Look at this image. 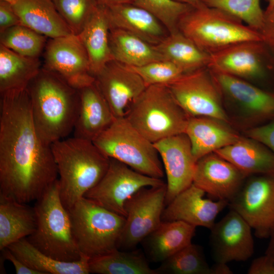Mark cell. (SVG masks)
Returning a JSON list of instances; mask_svg holds the SVG:
<instances>
[{"label": "cell", "instance_id": "36", "mask_svg": "<svg viewBox=\"0 0 274 274\" xmlns=\"http://www.w3.org/2000/svg\"><path fill=\"white\" fill-rule=\"evenodd\" d=\"M201 1L206 6L221 10L260 32L263 28L265 13L260 0Z\"/></svg>", "mask_w": 274, "mask_h": 274}, {"label": "cell", "instance_id": "18", "mask_svg": "<svg viewBox=\"0 0 274 274\" xmlns=\"http://www.w3.org/2000/svg\"><path fill=\"white\" fill-rule=\"evenodd\" d=\"M210 71L222 95L243 116L255 122L274 119V93L261 89L245 79Z\"/></svg>", "mask_w": 274, "mask_h": 274}, {"label": "cell", "instance_id": "10", "mask_svg": "<svg viewBox=\"0 0 274 274\" xmlns=\"http://www.w3.org/2000/svg\"><path fill=\"white\" fill-rule=\"evenodd\" d=\"M165 184L162 179L144 175L120 161L110 158L105 175L84 197L126 217L125 203L135 193L144 187Z\"/></svg>", "mask_w": 274, "mask_h": 274}, {"label": "cell", "instance_id": "5", "mask_svg": "<svg viewBox=\"0 0 274 274\" xmlns=\"http://www.w3.org/2000/svg\"><path fill=\"white\" fill-rule=\"evenodd\" d=\"M125 118L154 144L184 133L190 117L177 102L167 86L156 85L146 87Z\"/></svg>", "mask_w": 274, "mask_h": 274}, {"label": "cell", "instance_id": "17", "mask_svg": "<svg viewBox=\"0 0 274 274\" xmlns=\"http://www.w3.org/2000/svg\"><path fill=\"white\" fill-rule=\"evenodd\" d=\"M247 177L232 163L212 152L197 160L193 184L212 197L229 203Z\"/></svg>", "mask_w": 274, "mask_h": 274}, {"label": "cell", "instance_id": "14", "mask_svg": "<svg viewBox=\"0 0 274 274\" xmlns=\"http://www.w3.org/2000/svg\"><path fill=\"white\" fill-rule=\"evenodd\" d=\"M94 78L115 118L125 117L132 104L147 87L136 72L114 60L107 63Z\"/></svg>", "mask_w": 274, "mask_h": 274}, {"label": "cell", "instance_id": "11", "mask_svg": "<svg viewBox=\"0 0 274 274\" xmlns=\"http://www.w3.org/2000/svg\"><path fill=\"white\" fill-rule=\"evenodd\" d=\"M259 238L269 237L274 228V175L248 176L229 202Z\"/></svg>", "mask_w": 274, "mask_h": 274}, {"label": "cell", "instance_id": "38", "mask_svg": "<svg viewBox=\"0 0 274 274\" xmlns=\"http://www.w3.org/2000/svg\"><path fill=\"white\" fill-rule=\"evenodd\" d=\"M73 34L80 33L95 11L96 0H52Z\"/></svg>", "mask_w": 274, "mask_h": 274}, {"label": "cell", "instance_id": "39", "mask_svg": "<svg viewBox=\"0 0 274 274\" xmlns=\"http://www.w3.org/2000/svg\"><path fill=\"white\" fill-rule=\"evenodd\" d=\"M128 67L141 77L147 86H167L184 74L177 65L166 59L152 61L140 66Z\"/></svg>", "mask_w": 274, "mask_h": 274}, {"label": "cell", "instance_id": "12", "mask_svg": "<svg viewBox=\"0 0 274 274\" xmlns=\"http://www.w3.org/2000/svg\"><path fill=\"white\" fill-rule=\"evenodd\" d=\"M166 194L165 183L142 188L126 201V216L119 249L134 248L159 226L162 222Z\"/></svg>", "mask_w": 274, "mask_h": 274}, {"label": "cell", "instance_id": "41", "mask_svg": "<svg viewBox=\"0 0 274 274\" xmlns=\"http://www.w3.org/2000/svg\"><path fill=\"white\" fill-rule=\"evenodd\" d=\"M21 24L13 6L0 1V33L12 26Z\"/></svg>", "mask_w": 274, "mask_h": 274}, {"label": "cell", "instance_id": "4", "mask_svg": "<svg viewBox=\"0 0 274 274\" xmlns=\"http://www.w3.org/2000/svg\"><path fill=\"white\" fill-rule=\"evenodd\" d=\"M35 231L26 237L37 249L63 261L79 260L82 255L75 241L67 209L61 200L57 179L36 201Z\"/></svg>", "mask_w": 274, "mask_h": 274}, {"label": "cell", "instance_id": "7", "mask_svg": "<svg viewBox=\"0 0 274 274\" xmlns=\"http://www.w3.org/2000/svg\"><path fill=\"white\" fill-rule=\"evenodd\" d=\"M67 210L81 255L92 258L119 249L125 217L84 197Z\"/></svg>", "mask_w": 274, "mask_h": 274}, {"label": "cell", "instance_id": "24", "mask_svg": "<svg viewBox=\"0 0 274 274\" xmlns=\"http://www.w3.org/2000/svg\"><path fill=\"white\" fill-rule=\"evenodd\" d=\"M21 24L50 39L74 35L52 0H16L12 5Z\"/></svg>", "mask_w": 274, "mask_h": 274}, {"label": "cell", "instance_id": "31", "mask_svg": "<svg viewBox=\"0 0 274 274\" xmlns=\"http://www.w3.org/2000/svg\"><path fill=\"white\" fill-rule=\"evenodd\" d=\"M42 67L39 57L21 55L0 44V93L26 88Z\"/></svg>", "mask_w": 274, "mask_h": 274}, {"label": "cell", "instance_id": "50", "mask_svg": "<svg viewBox=\"0 0 274 274\" xmlns=\"http://www.w3.org/2000/svg\"><path fill=\"white\" fill-rule=\"evenodd\" d=\"M2 1L7 2L12 5H13L16 2V0H0Z\"/></svg>", "mask_w": 274, "mask_h": 274}, {"label": "cell", "instance_id": "48", "mask_svg": "<svg viewBox=\"0 0 274 274\" xmlns=\"http://www.w3.org/2000/svg\"><path fill=\"white\" fill-rule=\"evenodd\" d=\"M177 1L189 4L194 8H200L206 6L201 0H176Z\"/></svg>", "mask_w": 274, "mask_h": 274}, {"label": "cell", "instance_id": "37", "mask_svg": "<svg viewBox=\"0 0 274 274\" xmlns=\"http://www.w3.org/2000/svg\"><path fill=\"white\" fill-rule=\"evenodd\" d=\"M132 4L154 15L164 26L169 33L179 30L180 20L194 8L176 0H133Z\"/></svg>", "mask_w": 274, "mask_h": 274}, {"label": "cell", "instance_id": "15", "mask_svg": "<svg viewBox=\"0 0 274 274\" xmlns=\"http://www.w3.org/2000/svg\"><path fill=\"white\" fill-rule=\"evenodd\" d=\"M154 145L166 176L165 206L193 183L196 159L189 139L184 133L160 140Z\"/></svg>", "mask_w": 274, "mask_h": 274}, {"label": "cell", "instance_id": "45", "mask_svg": "<svg viewBox=\"0 0 274 274\" xmlns=\"http://www.w3.org/2000/svg\"><path fill=\"white\" fill-rule=\"evenodd\" d=\"M211 274H232L233 271L230 269L226 263L216 262L210 267Z\"/></svg>", "mask_w": 274, "mask_h": 274}, {"label": "cell", "instance_id": "1", "mask_svg": "<svg viewBox=\"0 0 274 274\" xmlns=\"http://www.w3.org/2000/svg\"><path fill=\"white\" fill-rule=\"evenodd\" d=\"M0 93V194L36 201L58 179L51 147L36 131L27 89Z\"/></svg>", "mask_w": 274, "mask_h": 274}, {"label": "cell", "instance_id": "30", "mask_svg": "<svg viewBox=\"0 0 274 274\" xmlns=\"http://www.w3.org/2000/svg\"><path fill=\"white\" fill-rule=\"evenodd\" d=\"M110 45L113 59L127 66L164 59L155 45L121 29L111 28Z\"/></svg>", "mask_w": 274, "mask_h": 274}, {"label": "cell", "instance_id": "25", "mask_svg": "<svg viewBox=\"0 0 274 274\" xmlns=\"http://www.w3.org/2000/svg\"><path fill=\"white\" fill-rule=\"evenodd\" d=\"M214 152L247 177L257 174L274 175V154L262 144L249 137L241 136L235 143Z\"/></svg>", "mask_w": 274, "mask_h": 274}, {"label": "cell", "instance_id": "42", "mask_svg": "<svg viewBox=\"0 0 274 274\" xmlns=\"http://www.w3.org/2000/svg\"><path fill=\"white\" fill-rule=\"evenodd\" d=\"M248 274H274V263L267 255L259 257L252 262Z\"/></svg>", "mask_w": 274, "mask_h": 274}, {"label": "cell", "instance_id": "43", "mask_svg": "<svg viewBox=\"0 0 274 274\" xmlns=\"http://www.w3.org/2000/svg\"><path fill=\"white\" fill-rule=\"evenodd\" d=\"M264 13V23L260 33L265 44L274 49V6Z\"/></svg>", "mask_w": 274, "mask_h": 274}, {"label": "cell", "instance_id": "32", "mask_svg": "<svg viewBox=\"0 0 274 274\" xmlns=\"http://www.w3.org/2000/svg\"><path fill=\"white\" fill-rule=\"evenodd\" d=\"M155 46L164 59L177 65L184 73L207 67L209 62L210 54L179 30L169 33Z\"/></svg>", "mask_w": 274, "mask_h": 274}, {"label": "cell", "instance_id": "46", "mask_svg": "<svg viewBox=\"0 0 274 274\" xmlns=\"http://www.w3.org/2000/svg\"><path fill=\"white\" fill-rule=\"evenodd\" d=\"M269 237H270V240L265 254L268 256L274 263V228L271 231Z\"/></svg>", "mask_w": 274, "mask_h": 274}, {"label": "cell", "instance_id": "29", "mask_svg": "<svg viewBox=\"0 0 274 274\" xmlns=\"http://www.w3.org/2000/svg\"><path fill=\"white\" fill-rule=\"evenodd\" d=\"M7 248L25 264L40 274L90 273V258L83 255L75 261L58 260L39 250L26 238L13 243Z\"/></svg>", "mask_w": 274, "mask_h": 274}, {"label": "cell", "instance_id": "19", "mask_svg": "<svg viewBox=\"0 0 274 274\" xmlns=\"http://www.w3.org/2000/svg\"><path fill=\"white\" fill-rule=\"evenodd\" d=\"M205 193L192 183L166 206L162 214V221H181L196 227L210 229L217 215L228 206V202L205 198Z\"/></svg>", "mask_w": 274, "mask_h": 274}, {"label": "cell", "instance_id": "34", "mask_svg": "<svg viewBox=\"0 0 274 274\" xmlns=\"http://www.w3.org/2000/svg\"><path fill=\"white\" fill-rule=\"evenodd\" d=\"M157 274H211L202 249L192 243L161 262Z\"/></svg>", "mask_w": 274, "mask_h": 274}, {"label": "cell", "instance_id": "2", "mask_svg": "<svg viewBox=\"0 0 274 274\" xmlns=\"http://www.w3.org/2000/svg\"><path fill=\"white\" fill-rule=\"evenodd\" d=\"M26 89L33 122L44 143L51 146L68 135L78 115V90L44 67Z\"/></svg>", "mask_w": 274, "mask_h": 274}, {"label": "cell", "instance_id": "6", "mask_svg": "<svg viewBox=\"0 0 274 274\" xmlns=\"http://www.w3.org/2000/svg\"><path fill=\"white\" fill-rule=\"evenodd\" d=\"M178 29L209 54L246 41L263 42L261 33L218 9L193 8L181 19Z\"/></svg>", "mask_w": 274, "mask_h": 274}, {"label": "cell", "instance_id": "8", "mask_svg": "<svg viewBox=\"0 0 274 274\" xmlns=\"http://www.w3.org/2000/svg\"><path fill=\"white\" fill-rule=\"evenodd\" d=\"M92 142L110 158L120 161L144 175L159 179L164 177L163 164L154 144L125 117L115 118Z\"/></svg>", "mask_w": 274, "mask_h": 274}, {"label": "cell", "instance_id": "13", "mask_svg": "<svg viewBox=\"0 0 274 274\" xmlns=\"http://www.w3.org/2000/svg\"><path fill=\"white\" fill-rule=\"evenodd\" d=\"M44 55L43 67L76 89L95 82L88 54L77 36L50 39Z\"/></svg>", "mask_w": 274, "mask_h": 274}, {"label": "cell", "instance_id": "9", "mask_svg": "<svg viewBox=\"0 0 274 274\" xmlns=\"http://www.w3.org/2000/svg\"><path fill=\"white\" fill-rule=\"evenodd\" d=\"M167 86L190 117H210L230 123L221 91L208 67L184 73Z\"/></svg>", "mask_w": 274, "mask_h": 274}, {"label": "cell", "instance_id": "47", "mask_svg": "<svg viewBox=\"0 0 274 274\" xmlns=\"http://www.w3.org/2000/svg\"><path fill=\"white\" fill-rule=\"evenodd\" d=\"M98 4L105 6H112L121 4L132 3L133 0H96Z\"/></svg>", "mask_w": 274, "mask_h": 274}, {"label": "cell", "instance_id": "44", "mask_svg": "<svg viewBox=\"0 0 274 274\" xmlns=\"http://www.w3.org/2000/svg\"><path fill=\"white\" fill-rule=\"evenodd\" d=\"M1 251L2 259L10 261L13 265L17 274H40L32 269L18 259L8 248Z\"/></svg>", "mask_w": 274, "mask_h": 274}, {"label": "cell", "instance_id": "28", "mask_svg": "<svg viewBox=\"0 0 274 274\" xmlns=\"http://www.w3.org/2000/svg\"><path fill=\"white\" fill-rule=\"evenodd\" d=\"M195 230V226L183 221H162L144 239L149 257L154 262H162L191 244Z\"/></svg>", "mask_w": 274, "mask_h": 274}, {"label": "cell", "instance_id": "26", "mask_svg": "<svg viewBox=\"0 0 274 274\" xmlns=\"http://www.w3.org/2000/svg\"><path fill=\"white\" fill-rule=\"evenodd\" d=\"M110 29L105 6L98 4L84 28L77 35L87 52L94 77L114 60L110 45Z\"/></svg>", "mask_w": 274, "mask_h": 274}, {"label": "cell", "instance_id": "33", "mask_svg": "<svg viewBox=\"0 0 274 274\" xmlns=\"http://www.w3.org/2000/svg\"><path fill=\"white\" fill-rule=\"evenodd\" d=\"M90 273L98 274H157L150 266L139 250L121 251L120 249L90 258Z\"/></svg>", "mask_w": 274, "mask_h": 274}, {"label": "cell", "instance_id": "20", "mask_svg": "<svg viewBox=\"0 0 274 274\" xmlns=\"http://www.w3.org/2000/svg\"><path fill=\"white\" fill-rule=\"evenodd\" d=\"M262 41H246L210 54L208 67L243 79L264 76V44Z\"/></svg>", "mask_w": 274, "mask_h": 274}, {"label": "cell", "instance_id": "35", "mask_svg": "<svg viewBox=\"0 0 274 274\" xmlns=\"http://www.w3.org/2000/svg\"><path fill=\"white\" fill-rule=\"evenodd\" d=\"M0 44L21 55L39 57L45 48L46 37L19 24L1 32Z\"/></svg>", "mask_w": 274, "mask_h": 274}, {"label": "cell", "instance_id": "23", "mask_svg": "<svg viewBox=\"0 0 274 274\" xmlns=\"http://www.w3.org/2000/svg\"><path fill=\"white\" fill-rule=\"evenodd\" d=\"M185 133L189 139L196 160L235 143L241 138L229 123L206 116L190 117Z\"/></svg>", "mask_w": 274, "mask_h": 274}, {"label": "cell", "instance_id": "3", "mask_svg": "<svg viewBox=\"0 0 274 274\" xmlns=\"http://www.w3.org/2000/svg\"><path fill=\"white\" fill-rule=\"evenodd\" d=\"M51 147L59 176L61 200L69 209L100 181L110 158L92 141L75 136L57 141Z\"/></svg>", "mask_w": 274, "mask_h": 274}, {"label": "cell", "instance_id": "49", "mask_svg": "<svg viewBox=\"0 0 274 274\" xmlns=\"http://www.w3.org/2000/svg\"><path fill=\"white\" fill-rule=\"evenodd\" d=\"M268 3L266 11L270 10L274 6V0H266Z\"/></svg>", "mask_w": 274, "mask_h": 274}, {"label": "cell", "instance_id": "27", "mask_svg": "<svg viewBox=\"0 0 274 274\" xmlns=\"http://www.w3.org/2000/svg\"><path fill=\"white\" fill-rule=\"evenodd\" d=\"M37 226L34 207L0 194V250L31 235Z\"/></svg>", "mask_w": 274, "mask_h": 274}, {"label": "cell", "instance_id": "22", "mask_svg": "<svg viewBox=\"0 0 274 274\" xmlns=\"http://www.w3.org/2000/svg\"><path fill=\"white\" fill-rule=\"evenodd\" d=\"M105 6L111 28L128 31L153 45L159 43L169 34L154 15L132 3Z\"/></svg>", "mask_w": 274, "mask_h": 274}, {"label": "cell", "instance_id": "21", "mask_svg": "<svg viewBox=\"0 0 274 274\" xmlns=\"http://www.w3.org/2000/svg\"><path fill=\"white\" fill-rule=\"evenodd\" d=\"M78 92L79 105L74 136L93 141L115 118L95 82Z\"/></svg>", "mask_w": 274, "mask_h": 274}, {"label": "cell", "instance_id": "16", "mask_svg": "<svg viewBox=\"0 0 274 274\" xmlns=\"http://www.w3.org/2000/svg\"><path fill=\"white\" fill-rule=\"evenodd\" d=\"M252 228L236 211L229 212L210 229L216 262L244 261L252 257L254 245Z\"/></svg>", "mask_w": 274, "mask_h": 274}, {"label": "cell", "instance_id": "40", "mask_svg": "<svg viewBox=\"0 0 274 274\" xmlns=\"http://www.w3.org/2000/svg\"><path fill=\"white\" fill-rule=\"evenodd\" d=\"M246 134L247 137L267 147L274 154V120L266 124L247 129Z\"/></svg>", "mask_w": 274, "mask_h": 274}]
</instances>
